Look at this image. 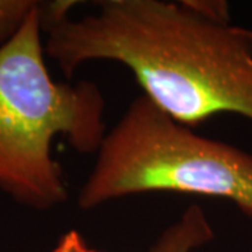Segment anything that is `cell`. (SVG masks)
<instances>
[{"mask_svg": "<svg viewBox=\"0 0 252 252\" xmlns=\"http://www.w3.org/2000/svg\"><path fill=\"white\" fill-rule=\"evenodd\" d=\"M80 18L42 28L45 54L72 77L81 64L127 67L174 121L199 125L219 114L252 122V30L207 16L192 0H101Z\"/></svg>", "mask_w": 252, "mask_h": 252, "instance_id": "1", "label": "cell"}, {"mask_svg": "<svg viewBox=\"0 0 252 252\" xmlns=\"http://www.w3.org/2000/svg\"><path fill=\"white\" fill-rule=\"evenodd\" d=\"M39 3L0 48V189L23 206L51 210L69 196L54 140L61 136L77 153H97L107 126L95 83L51 77Z\"/></svg>", "mask_w": 252, "mask_h": 252, "instance_id": "2", "label": "cell"}, {"mask_svg": "<svg viewBox=\"0 0 252 252\" xmlns=\"http://www.w3.org/2000/svg\"><path fill=\"white\" fill-rule=\"evenodd\" d=\"M77 205L93 210L149 192L233 202L252 219V154L195 133L143 94L107 130Z\"/></svg>", "mask_w": 252, "mask_h": 252, "instance_id": "3", "label": "cell"}, {"mask_svg": "<svg viewBox=\"0 0 252 252\" xmlns=\"http://www.w3.org/2000/svg\"><path fill=\"white\" fill-rule=\"evenodd\" d=\"M213 237L206 213L198 205H192L162 231L149 252H192L210 243Z\"/></svg>", "mask_w": 252, "mask_h": 252, "instance_id": "4", "label": "cell"}, {"mask_svg": "<svg viewBox=\"0 0 252 252\" xmlns=\"http://www.w3.org/2000/svg\"><path fill=\"white\" fill-rule=\"evenodd\" d=\"M38 3L35 0H0V48L16 36Z\"/></svg>", "mask_w": 252, "mask_h": 252, "instance_id": "5", "label": "cell"}, {"mask_svg": "<svg viewBox=\"0 0 252 252\" xmlns=\"http://www.w3.org/2000/svg\"><path fill=\"white\" fill-rule=\"evenodd\" d=\"M51 252H98L93 250L89 244L84 241L77 231H70L61 238V241Z\"/></svg>", "mask_w": 252, "mask_h": 252, "instance_id": "6", "label": "cell"}]
</instances>
